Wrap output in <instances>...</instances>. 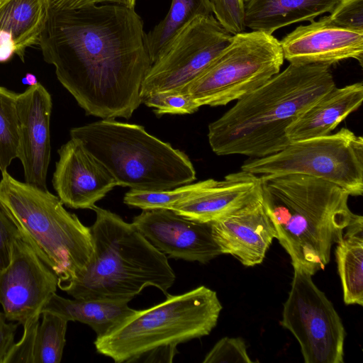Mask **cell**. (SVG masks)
Here are the masks:
<instances>
[{"label":"cell","mask_w":363,"mask_h":363,"mask_svg":"<svg viewBox=\"0 0 363 363\" xmlns=\"http://www.w3.org/2000/svg\"><path fill=\"white\" fill-rule=\"evenodd\" d=\"M38 44L86 114L128 119L141 104V84L152 62L134 9L91 4L48 9Z\"/></svg>","instance_id":"cell-1"},{"label":"cell","mask_w":363,"mask_h":363,"mask_svg":"<svg viewBox=\"0 0 363 363\" xmlns=\"http://www.w3.org/2000/svg\"><path fill=\"white\" fill-rule=\"evenodd\" d=\"M335 86L330 66L290 63L208 125L211 150L252 158L281 151L290 143L286 128Z\"/></svg>","instance_id":"cell-2"},{"label":"cell","mask_w":363,"mask_h":363,"mask_svg":"<svg viewBox=\"0 0 363 363\" xmlns=\"http://www.w3.org/2000/svg\"><path fill=\"white\" fill-rule=\"evenodd\" d=\"M262 196L276 239L294 269L311 275L325 269L331 249L362 216L336 184L303 174L260 176Z\"/></svg>","instance_id":"cell-3"},{"label":"cell","mask_w":363,"mask_h":363,"mask_svg":"<svg viewBox=\"0 0 363 363\" xmlns=\"http://www.w3.org/2000/svg\"><path fill=\"white\" fill-rule=\"evenodd\" d=\"M90 227L93 252L86 269L61 289L74 298L130 302L145 288L165 295L175 281L167 257L155 248L131 223L94 206Z\"/></svg>","instance_id":"cell-4"},{"label":"cell","mask_w":363,"mask_h":363,"mask_svg":"<svg viewBox=\"0 0 363 363\" xmlns=\"http://www.w3.org/2000/svg\"><path fill=\"white\" fill-rule=\"evenodd\" d=\"M166 296L96 337V352L116 363H171L179 344L208 335L216 326L223 306L215 291L200 286Z\"/></svg>","instance_id":"cell-5"},{"label":"cell","mask_w":363,"mask_h":363,"mask_svg":"<svg viewBox=\"0 0 363 363\" xmlns=\"http://www.w3.org/2000/svg\"><path fill=\"white\" fill-rule=\"evenodd\" d=\"M0 201L21 238L58 278L61 289L86 267L93 252L90 227L57 196L1 172Z\"/></svg>","instance_id":"cell-6"},{"label":"cell","mask_w":363,"mask_h":363,"mask_svg":"<svg viewBox=\"0 0 363 363\" xmlns=\"http://www.w3.org/2000/svg\"><path fill=\"white\" fill-rule=\"evenodd\" d=\"M111 173L117 186L160 191L191 183L196 171L189 157L139 125L102 119L70 130Z\"/></svg>","instance_id":"cell-7"},{"label":"cell","mask_w":363,"mask_h":363,"mask_svg":"<svg viewBox=\"0 0 363 363\" xmlns=\"http://www.w3.org/2000/svg\"><path fill=\"white\" fill-rule=\"evenodd\" d=\"M284 55L272 34L252 30L230 43L186 89L199 106H225L256 89L280 72Z\"/></svg>","instance_id":"cell-8"},{"label":"cell","mask_w":363,"mask_h":363,"mask_svg":"<svg viewBox=\"0 0 363 363\" xmlns=\"http://www.w3.org/2000/svg\"><path fill=\"white\" fill-rule=\"evenodd\" d=\"M241 170L256 175L303 174L341 187L350 196L363 194V138L348 128L290 143L274 154L247 160Z\"/></svg>","instance_id":"cell-9"},{"label":"cell","mask_w":363,"mask_h":363,"mask_svg":"<svg viewBox=\"0 0 363 363\" xmlns=\"http://www.w3.org/2000/svg\"><path fill=\"white\" fill-rule=\"evenodd\" d=\"M280 324L296 339L306 363L344 362L342 319L310 274L294 269Z\"/></svg>","instance_id":"cell-10"},{"label":"cell","mask_w":363,"mask_h":363,"mask_svg":"<svg viewBox=\"0 0 363 363\" xmlns=\"http://www.w3.org/2000/svg\"><path fill=\"white\" fill-rule=\"evenodd\" d=\"M233 35L213 15L195 19L152 64L142 82L140 97L157 92H185L230 43Z\"/></svg>","instance_id":"cell-11"},{"label":"cell","mask_w":363,"mask_h":363,"mask_svg":"<svg viewBox=\"0 0 363 363\" xmlns=\"http://www.w3.org/2000/svg\"><path fill=\"white\" fill-rule=\"evenodd\" d=\"M58 278L22 238L13 245L9 264L0 272V305L9 321L23 326L41 315L56 293Z\"/></svg>","instance_id":"cell-12"},{"label":"cell","mask_w":363,"mask_h":363,"mask_svg":"<svg viewBox=\"0 0 363 363\" xmlns=\"http://www.w3.org/2000/svg\"><path fill=\"white\" fill-rule=\"evenodd\" d=\"M132 223L167 257L205 264L223 255L212 235L211 223L186 218L172 210H143Z\"/></svg>","instance_id":"cell-13"},{"label":"cell","mask_w":363,"mask_h":363,"mask_svg":"<svg viewBox=\"0 0 363 363\" xmlns=\"http://www.w3.org/2000/svg\"><path fill=\"white\" fill-rule=\"evenodd\" d=\"M18 149L25 182L48 189L47 174L51 157L50 123L52 97L38 83L18 94Z\"/></svg>","instance_id":"cell-14"},{"label":"cell","mask_w":363,"mask_h":363,"mask_svg":"<svg viewBox=\"0 0 363 363\" xmlns=\"http://www.w3.org/2000/svg\"><path fill=\"white\" fill-rule=\"evenodd\" d=\"M58 155L52 182L66 206L91 209L117 186L107 169L79 141L71 138L58 150Z\"/></svg>","instance_id":"cell-15"},{"label":"cell","mask_w":363,"mask_h":363,"mask_svg":"<svg viewBox=\"0 0 363 363\" xmlns=\"http://www.w3.org/2000/svg\"><path fill=\"white\" fill-rule=\"evenodd\" d=\"M284 58L291 64L331 66L347 59L363 62V31L333 23L328 16L300 26L280 41Z\"/></svg>","instance_id":"cell-16"},{"label":"cell","mask_w":363,"mask_h":363,"mask_svg":"<svg viewBox=\"0 0 363 363\" xmlns=\"http://www.w3.org/2000/svg\"><path fill=\"white\" fill-rule=\"evenodd\" d=\"M211 225L222 254L232 255L245 267L261 264L276 238L262 194Z\"/></svg>","instance_id":"cell-17"},{"label":"cell","mask_w":363,"mask_h":363,"mask_svg":"<svg viewBox=\"0 0 363 363\" xmlns=\"http://www.w3.org/2000/svg\"><path fill=\"white\" fill-rule=\"evenodd\" d=\"M261 194L260 176L241 170L230 173L221 180H205L199 191L170 210L189 220L212 223Z\"/></svg>","instance_id":"cell-18"},{"label":"cell","mask_w":363,"mask_h":363,"mask_svg":"<svg viewBox=\"0 0 363 363\" xmlns=\"http://www.w3.org/2000/svg\"><path fill=\"white\" fill-rule=\"evenodd\" d=\"M363 101V84L334 87L305 110L286 130L290 143L329 135Z\"/></svg>","instance_id":"cell-19"},{"label":"cell","mask_w":363,"mask_h":363,"mask_svg":"<svg viewBox=\"0 0 363 363\" xmlns=\"http://www.w3.org/2000/svg\"><path fill=\"white\" fill-rule=\"evenodd\" d=\"M48 13L46 0H0V62L13 54L24 61L26 48L38 43Z\"/></svg>","instance_id":"cell-20"},{"label":"cell","mask_w":363,"mask_h":363,"mask_svg":"<svg viewBox=\"0 0 363 363\" xmlns=\"http://www.w3.org/2000/svg\"><path fill=\"white\" fill-rule=\"evenodd\" d=\"M339 0H243L244 24L252 30L272 34L301 21L310 22L330 13Z\"/></svg>","instance_id":"cell-21"},{"label":"cell","mask_w":363,"mask_h":363,"mask_svg":"<svg viewBox=\"0 0 363 363\" xmlns=\"http://www.w3.org/2000/svg\"><path fill=\"white\" fill-rule=\"evenodd\" d=\"M43 311L57 314L68 321L89 325L96 337H102L120 325L136 310L128 302L107 299H69L53 294Z\"/></svg>","instance_id":"cell-22"},{"label":"cell","mask_w":363,"mask_h":363,"mask_svg":"<svg viewBox=\"0 0 363 363\" xmlns=\"http://www.w3.org/2000/svg\"><path fill=\"white\" fill-rule=\"evenodd\" d=\"M335 257L346 305L363 306V217L336 243Z\"/></svg>","instance_id":"cell-23"},{"label":"cell","mask_w":363,"mask_h":363,"mask_svg":"<svg viewBox=\"0 0 363 363\" xmlns=\"http://www.w3.org/2000/svg\"><path fill=\"white\" fill-rule=\"evenodd\" d=\"M210 16H213L210 0H172L164 19L147 34L152 63L189 24L198 18Z\"/></svg>","instance_id":"cell-24"},{"label":"cell","mask_w":363,"mask_h":363,"mask_svg":"<svg viewBox=\"0 0 363 363\" xmlns=\"http://www.w3.org/2000/svg\"><path fill=\"white\" fill-rule=\"evenodd\" d=\"M42 321L38 325L35 345L34 363H60L66 343L68 320L49 312L41 313Z\"/></svg>","instance_id":"cell-25"},{"label":"cell","mask_w":363,"mask_h":363,"mask_svg":"<svg viewBox=\"0 0 363 363\" xmlns=\"http://www.w3.org/2000/svg\"><path fill=\"white\" fill-rule=\"evenodd\" d=\"M18 94L0 86V171H7L17 158L18 118L16 107Z\"/></svg>","instance_id":"cell-26"},{"label":"cell","mask_w":363,"mask_h":363,"mask_svg":"<svg viewBox=\"0 0 363 363\" xmlns=\"http://www.w3.org/2000/svg\"><path fill=\"white\" fill-rule=\"evenodd\" d=\"M204 183L205 180L160 191L130 189L123 197V203L142 210L171 209L174 206L186 200L199 191Z\"/></svg>","instance_id":"cell-27"},{"label":"cell","mask_w":363,"mask_h":363,"mask_svg":"<svg viewBox=\"0 0 363 363\" xmlns=\"http://www.w3.org/2000/svg\"><path fill=\"white\" fill-rule=\"evenodd\" d=\"M141 104L153 108L157 115L189 114L199 106L185 92H157L140 97Z\"/></svg>","instance_id":"cell-28"},{"label":"cell","mask_w":363,"mask_h":363,"mask_svg":"<svg viewBox=\"0 0 363 363\" xmlns=\"http://www.w3.org/2000/svg\"><path fill=\"white\" fill-rule=\"evenodd\" d=\"M203 363L246 362L252 363L244 340L225 337L218 340L206 354Z\"/></svg>","instance_id":"cell-29"},{"label":"cell","mask_w":363,"mask_h":363,"mask_svg":"<svg viewBox=\"0 0 363 363\" xmlns=\"http://www.w3.org/2000/svg\"><path fill=\"white\" fill-rule=\"evenodd\" d=\"M213 14L230 34L244 32L243 0H210Z\"/></svg>","instance_id":"cell-30"},{"label":"cell","mask_w":363,"mask_h":363,"mask_svg":"<svg viewBox=\"0 0 363 363\" xmlns=\"http://www.w3.org/2000/svg\"><path fill=\"white\" fill-rule=\"evenodd\" d=\"M40 315L35 316L23 325L21 339L13 344L1 363H34V345Z\"/></svg>","instance_id":"cell-31"},{"label":"cell","mask_w":363,"mask_h":363,"mask_svg":"<svg viewBox=\"0 0 363 363\" xmlns=\"http://www.w3.org/2000/svg\"><path fill=\"white\" fill-rule=\"evenodd\" d=\"M328 18L337 26L363 31V0H339Z\"/></svg>","instance_id":"cell-32"},{"label":"cell","mask_w":363,"mask_h":363,"mask_svg":"<svg viewBox=\"0 0 363 363\" xmlns=\"http://www.w3.org/2000/svg\"><path fill=\"white\" fill-rule=\"evenodd\" d=\"M21 238L14 221L0 201V272L9 264L15 240Z\"/></svg>","instance_id":"cell-33"},{"label":"cell","mask_w":363,"mask_h":363,"mask_svg":"<svg viewBox=\"0 0 363 363\" xmlns=\"http://www.w3.org/2000/svg\"><path fill=\"white\" fill-rule=\"evenodd\" d=\"M18 323H9L3 312H0V363L14 343Z\"/></svg>","instance_id":"cell-34"},{"label":"cell","mask_w":363,"mask_h":363,"mask_svg":"<svg viewBox=\"0 0 363 363\" xmlns=\"http://www.w3.org/2000/svg\"><path fill=\"white\" fill-rule=\"evenodd\" d=\"M48 9L63 11L75 9L91 4V0H46Z\"/></svg>","instance_id":"cell-35"},{"label":"cell","mask_w":363,"mask_h":363,"mask_svg":"<svg viewBox=\"0 0 363 363\" xmlns=\"http://www.w3.org/2000/svg\"><path fill=\"white\" fill-rule=\"evenodd\" d=\"M92 4H116L134 9L136 0H91Z\"/></svg>","instance_id":"cell-36"},{"label":"cell","mask_w":363,"mask_h":363,"mask_svg":"<svg viewBox=\"0 0 363 363\" xmlns=\"http://www.w3.org/2000/svg\"><path fill=\"white\" fill-rule=\"evenodd\" d=\"M23 81L25 82V83L28 84L30 85V86H35L36 84H38L39 82H38L35 76L33 74H30V73H27Z\"/></svg>","instance_id":"cell-37"}]
</instances>
